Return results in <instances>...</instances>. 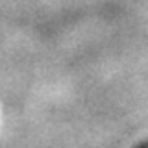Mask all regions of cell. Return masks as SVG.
Segmentation results:
<instances>
[{
  "instance_id": "1",
  "label": "cell",
  "mask_w": 148,
  "mask_h": 148,
  "mask_svg": "<svg viewBox=\"0 0 148 148\" xmlns=\"http://www.w3.org/2000/svg\"><path fill=\"white\" fill-rule=\"evenodd\" d=\"M139 148H148V145H141V146H139Z\"/></svg>"
}]
</instances>
